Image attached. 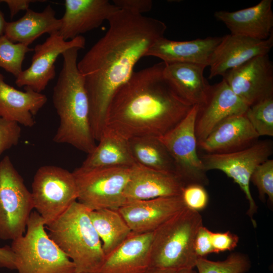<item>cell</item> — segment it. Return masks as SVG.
I'll list each match as a JSON object with an SVG mask.
<instances>
[{"mask_svg": "<svg viewBox=\"0 0 273 273\" xmlns=\"http://www.w3.org/2000/svg\"><path fill=\"white\" fill-rule=\"evenodd\" d=\"M89 211L76 201L59 217L46 225L49 237L73 262L76 271L82 273L95 272L105 257Z\"/></svg>", "mask_w": 273, "mask_h": 273, "instance_id": "277c9868", "label": "cell"}, {"mask_svg": "<svg viewBox=\"0 0 273 273\" xmlns=\"http://www.w3.org/2000/svg\"><path fill=\"white\" fill-rule=\"evenodd\" d=\"M0 267L16 269L15 255L10 246L0 247Z\"/></svg>", "mask_w": 273, "mask_h": 273, "instance_id": "74e56055", "label": "cell"}, {"mask_svg": "<svg viewBox=\"0 0 273 273\" xmlns=\"http://www.w3.org/2000/svg\"><path fill=\"white\" fill-rule=\"evenodd\" d=\"M245 115L260 136H273V96L249 106Z\"/></svg>", "mask_w": 273, "mask_h": 273, "instance_id": "4dcf8cb0", "label": "cell"}, {"mask_svg": "<svg viewBox=\"0 0 273 273\" xmlns=\"http://www.w3.org/2000/svg\"><path fill=\"white\" fill-rule=\"evenodd\" d=\"M176 273H197L194 268L192 269H182L177 271Z\"/></svg>", "mask_w": 273, "mask_h": 273, "instance_id": "b9f144b4", "label": "cell"}, {"mask_svg": "<svg viewBox=\"0 0 273 273\" xmlns=\"http://www.w3.org/2000/svg\"><path fill=\"white\" fill-rule=\"evenodd\" d=\"M1 3L2 1L0 0V4ZM6 23L4 14L0 9V36L4 34Z\"/></svg>", "mask_w": 273, "mask_h": 273, "instance_id": "60d3db41", "label": "cell"}, {"mask_svg": "<svg viewBox=\"0 0 273 273\" xmlns=\"http://www.w3.org/2000/svg\"><path fill=\"white\" fill-rule=\"evenodd\" d=\"M79 50L72 48L61 55L62 67L53 94V104L60 119L53 141L70 145L89 154L96 144L90 124L88 98L77 67Z\"/></svg>", "mask_w": 273, "mask_h": 273, "instance_id": "3957f363", "label": "cell"}, {"mask_svg": "<svg viewBox=\"0 0 273 273\" xmlns=\"http://www.w3.org/2000/svg\"><path fill=\"white\" fill-rule=\"evenodd\" d=\"M59 34L65 40L99 27L119 9L107 0H65Z\"/></svg>", "mask_w": 273, "mask_h": 273, "instance_id": "e0dca14e", "label": "cell"}, {"mask_svg": "<svg viewBox=\"0 0 273 273\" xmlns=\"http://www.w3.org/2000/svg\"><path fill=\"white\" fill-rule=\"evenodd\" d=\"M272 152V143L264 141L232 152L207 153L200 156L206 171L220 170L239 186L249 202V208L247 213L254 226H256V223L253 216L257 206L251 193L250 178L256 167L267 160Z\"/></svg>", "mask_w": 273, "mask_h": 273, "instance_id": "30bf717a", "label": "cell"}, {"mask_svg": "<svg viewBox=\"0 0 273 273\" xmlns=\"http://www.w3.org/2000/svg\"><path fill=\"white\" fill-rule=\"evenodd\" d=\"M85 45V39L82 35L67 41L58 32L50 35L42 43L35 46L31 64L16 78V85L41 93L56 76L55 64L58 57L68 49H81Z\"/></svg>", "mask_w": 273, "mask_h": 273, "instance_id": "7c38bea8", "label": "cell"}, {"mask_svg": "<svg viewBox=\"0 0 273 273\" xmlns=\"http://www.w3.org/2000/svg\"><path fill=\"white\" fill-rule=\"evenodd\" d=\"M36 1L32 0H2V2L5 3L8 6L10 16L12 18L20 11H26L28 10L29 9L30 4Z\"/></svg>", "mask_w": 273, "mask_h": 273, "instance_id": "f35d334b", "label": "cell"}, {"mask_svg": "<svg viewBox=\"0 0 273 273\" xmlns=\"http://www.w3.org/2000/svg\"><path fill=\"white\" fill-rule=\"evenodd\" d=\"M211 239L215 253L234 250L239 241V237L230 231L223 233L211 232Z\"/></svg>", "mask_w": 273, "mask_h": 273, "instance_id": "e575fe53", "label": "cell"}, {"mask_svg": "<svg viewBox=\"0 0 273 273\" xmlns=\"http://www.w3.org/2000/svg\"><path fill=\"white\" fill-rule=\"evenodd\" d=\"M211 231L201 226L198 230L194 241V250L198 258L205 257L214 253L211 239Z\"/></svg>", "mask_w": 273, "mask_h": 273, "instance_id": "d590c367", "label": "cell"}, {"mask_svg": "<svg viewBox=\"0 0 273 273\" xmlns=\"http://www.w3.org/2000/svg\"><path fill=\"white\" fill-rule=\"evenodd\" d=\"M112 3L119 10L139 15L150 11L153 7L151 0H113Z\"/></svg>", "mask_w": 273, "mask_h": 273, "instance_id": "8d00e7d4", "label": "cell"}, {"mask_svg": "<svg viewBox=\"0 0 273 273\" xmlns=\"http://www.w3.org/2000/svg\"><path fill=\"white\" fill-rule=\"evenodd\" d=\"M128 141L131 155L136 164L177 175L174 161L158 138L142 136Z\"/></svg>", "mask_w": 273, "mask_h": 273, "instance_id": "83f0119b", "label": "cell"}, {"mask_svg": "<svg viewBox=\"0 0 273 273\" xmlns=\"http://www.w3.org/2000/svg\"><path fill=\"white\" fill-rule=\"evenodd\" d=\"M21 134V129L19 124L0 117V155L16 146Z\"/></svg>", "mask_w": 273, "mask_h": 273, "instance_id": "836d02e7", "label": "cell"}, {"mask_svg": "<svg viewBox=\"0 0 273 273\" xmlns=\"http://www.w3.org/2000/svg\"><path fill=\"white\" fill-rule=\"evenodd\" d=\"M46 225L36 211L31 213L25 234L12 240L18 273H74L73 262L59 248L45 230Z\"/></svg>", "mask_w": 273, "mask_h": 273, "instance_id": "8992f818", "label": "cell"}, {"mask_svg": "<svg viewBox=\"0 0 273 273\" xmlns=\"http://www.w3.org/2000/svg\"><path fill=\"white\" fill-rule=\"evenodd\" d=\"M31 193L34 209L46 225L62 215L77 199L72 172L54 165L42 166L37 170Z\"/></svg>", "mask_w": 273, "mask_h": 273, "instance_id": "9c48e42d", "label": "cell"}, {"mask_svg": "<svg viewBox=\"0 0 273 273\" xmlns=\"http://www.w3.org/2000/svg\"><path fill=\"white\" fill-rule=\"evenodd\" d=\"M202 225L199 212L185 207L153 232L151 267L176 270L194 268L198 259L194 241Z\"/></svg>", "mask_w": 273, "mask_h": 273, "instance_id": "5b68a950", "label": "cell"}, {"mask_svg": "<svg viewBox=\"0 0 273 273\" xmlns=\"http://www.w3.org/2000/svg\"><path fill=\"white\" fill-rule=\"evenodd\" d=\"M108 21L106 33L77 62L88 98L91 129L97 142L114 94L149 48L164 37L167 28L159 20L122 10Z\"/></svg>", "mask_w": 273, "mask_h": 273, "instance_id": "6da1fadb", "label": "cell"}, {"mask_svg": "<svg viewBox=\"0 0 273 273\" xmlns=\"http://www.w3.org/2000/svg\"><path fill=\"white\" fill-rule=\"evenodd\" d=\"M89 214L105 255L120 245L132 233L118 210H90Z\"/></svg>", "mask_w": 273, "mask_h": 273, "instance_id": "4316f807", "label": "cell"}, {"mask_svg": "<svg viewBox=\"0 0 273 273\" xmlns=\"http://www.w3.org/2000/svg\"><path fill=\"white\" fill-rule=\"evenodd\" d=\"M185 207L180 196L127 202L118 211L132 233H151Z\"/></svg>", "mask_w": 273, "mask_h": 273, "instance_id": "9a60e30c", "label": "cell"}, {"mask_svg": "<svg viewBox=\"0 0 273 273\" xmlns=\"http://www.w3.org/2000/svg\"><path fill=\"white\" fill-rule=\"evenodd\" d=\"M33 209L31 192L5 156L0 161V239L13 240L23 235Z\"/></svg>", "mask_w": 273, "mask_h": 273, "instance_id": "ba28073f", "label": "cell"}, {"mask_svg": "<svg viewBox=\"0 0 273 273\" xmlns=\"http://www.w3.org/2000/svg\"><path fill=\"white\" fill-rule=\"evenodd\" d=\"M222 77L249 107L273 96V65L268 54L256 56L228 71Z\"/></svg>", "mask_w": 273, "mask_h": 273, "instance_id": "4fadbf2b", "label": "cell"}, {"mask_svg": "<svg viewBox=\"0 0 273 273\" xmlns=\"http://www.w3.org/2000/svg\"><path fill=\"white\" fill-rule=\"evenodd\" d=\"M272 46V34L264 40L231 34L222 36L209 65V78L223 76L228 71L256 56L268 54Z\"/></svg>", "mask_w": 273, "mask_h": 273, "instance_id": "2e32d148", "label": "cell"}, {"mask_svg": "<svg viewBox=\"0 0 273 273\" xmlns=\"http://www.w3.org/2000/svg\"><path fill=\"white\" fill-rule=\"evenodd\" d=\"M250 181L256 186L259 197L264 201L267 195L270 202H273V160H265L257 165L252 173Z\"/></svg>", "mask_w": 273, "mask_h": 273, "instance_id": "1f68e13d", "label": "cell"}, {"mask_svg": "<svg viewBox=\"0 0 273 273\" xmlns=\"http://www.w3.org/2000/svg\"><path fill=\"white\" fill-rule=\"evenodd\" d=\"M206 67L192 63H165L163 74L184 100L192 106H201L206 101L210 86L204 76Z\"/></svg>", "mask_w": 273, "mask_h": 273, "instance_id": "cb8c5ba5", "label": "cell"}, {"mask_svg": "<svg viewBox=\"0 0 273 273\" xmlns=\"http://www.w3.org/2000/svg\"><path fill=\"white\" fill-rule=\"evenodd\" d=\"M222 38L209 36L188 41H175L164 37L149 48L145 57H157L165 63H192L207 67Z\"/></svg>", "mask_w": 273, "mask_h": 273, "instance_id": "ffe728a7", "label": "cell"}, {"mask_svg": "<svg viewBox=\"0 0 273 273\" xmlns=\"http://www.w3.org/2000/svg\"><path fill=\"white\" fill-rule=\"evenodd\" d=\"M186 184L176 174L138 164L131 166L124 191L125 203L159 197L180 196Z\"/></svg>", "mask_w": 273, "mask_h": 273, "instance_id": "ac0fdd59", "label": "cell"}, {"mask_svg": "<svg viewBox=\"0 0 273 273\" xmlns=\"http://www.w3.org/2000/svg\"><path fill=\"white\" fill-rule=\"evenodd\" d=\"M61 25L55 11L48 5L41 12L29 9L19 19L7 22L4 35L14 42L29 46L43 34L58 32Z\"/></svg>", "mask_w": 273, "mask_h": 273, "instance_id": "d4e9b609", "label": "cell"}, {"mask_svg": "<svg viewBox=\"0 0 273 273\" xmlns=\"http://www.w3.org/2000/svg\"><path fill=\"white\" fill-rule=\"evenodd\" d=\"M177 270L170 269H164L151 267L147 273H176Z\"/></svg>", "mask_w": 273, "mask_h": 273, "instance_id": "ab89813d", "label": "cell"}, {"mask_svg": "<svg viewBox=\"0 0 273 273\" xmlns=\"http://www.w3.org/2000/svg\"><path fill=\"white\" fill-rule=\"evenodd\" d=\"M249 106L230 88L224 80L210 85L206 102L199 106L195 123L198 143L226 118L245 114Z\"/></svg>", "mask_w": 273, "mask_h": 273, "instance_id": "5bb4252c", "label": "cell"}, {"mask_svg": "<svg viewBox=\"0 0 273 273\" xmlns=\"http://www.w3.org/2000/svg\"><path fill=\"white\" fill-rule=\"evenodd\" d=\"M198 273H245L251 267L249 259L241 253H231L223 261H214L205 257L198 258Z\"/></svg>", "mask_w": 273, "mask_h": 273, "instance_id": "f1b7e54d", "label": "cell"}, {"mask_svg": "<svg viewBox=\"0 0 273 273\" xmlns=\"http://www.w3.org/2000/svg\"><path fill=\"white\" fill-rule=\"evenodd\" d=\"M153 232L132 233L120 245L105 255L94 273H147L151 266Z\"/></svg>", "mask_w": 273, "mask_h": 273, "instance_id": "d6986e66", "label": "cell"}, {"mask_svg": "<svg viewBox=\"0 0 273 273\" xmlns=\"http://www.w3.org/2000/svg\"><path fill=\"white\" fill-rule=\"evenodd\" d=\"M180 196L186 207L199 212L204 210L208 203V195L202 185L191 183L186 185Z\"/></svg>", "mask_w": 273, "mask_h": 273, "instance_id": "d6a6232c", "label": "cell"}, {"mask_svg": "<svg viewBox=\"0 0 273 273\" xmlns=\"http://www.w3.org/2000/svg\"><path fill=\"white\" fill-rule=\"evenodd\" d=\"M19 90L4 81L0 73V117L19 125L32 127L34 116L47 102V96L28 87Z\"/></svg>", "mask_w": 273, "mask_h": 273, "instance_id": "603a6c76", "label": "cell"}, {"mask_svg": "<svg viewBox=\"0 0 273 273\" xmlns=\"http://www.w3.org/2000/svg\"><path fill=\"white\" fill-rule=\"evenodd\" d=\"M32 51L27 44L14 42L4 34L1 36L0 67L16 78L23 71L22 64L26 53Z\"/></svg>", "mask_w": 273, "mask_h": 273, "instance_id": "f546056e", "label": "cell"}, {"mask_svg": "<svg viewBox=\"0 0 273 273\" xmlns=\"http://www.w3.org/2000/svg\"><path fill=\"white\" fill-rule=\"evenodd\" d=\"M131 168V166L76 168L72 173L77 187V201L89 210H118L125 203L123 194Z\"/></svg>", "mask_w": 273, "mask_h": 273, "instance_id": "52a82bcc", "label": "cell"}, {"mask_svg": "<svg viewBox=\"0 0 273 273\" xmlns=\"http://www.w3.org/2000/svg\"><path fill=\"white\" fill-rule=\"evenodd\" d=\"M74 273H82V272H76H76H74Z\"/></svg>", "mask_w": 273, "mask_h": 273, "instance_id": "7bdbcfd3", "label": "cell"}, {"mask_svg": "<svg viewBox=\"0 0 273 273\" xmlns=\"http://www.w3.org/2000/svg\"><path fill=\"white\" fill-rule=\"evenodd\" d=\"M165 64L161 62L134 71L111 100L104 130L127 140L159 138L185 117L193 106L180 98L165 78Z\"/></svg>", "mask_w": 273, "mask_h": 273, "instance_id": "7a4b0ae2", "label": "cell"}, {"mask_svg": "<svg viewBox=\"0 0 273 273\" xmlns=\"http://www.w3.org/2000/svg\"><path fill=\"white\" fill-rule=\"evenodd\" d=\"M272 0H262L255 6L234 12L216 11L214 16L231 34L264 40L272 34Z\"/></svg>", "mask_w": 273, "mask_h": 273, "instance_id": "44dd1931", "label": "cell"}, {"mask_svg": "<svg viewBox=\"0 0 273 273\" xmlns=\"http://www.w3.org/2000/svg\"><path fill=\"white\" fill-rule=\"evenodd\" d=\"M259 137L245 113L221 121L198 145L207 153H225L249 147Z\"/></svg>", "mask_w": 273, "mask_h": 273, "instance_id": "7402d4cb", "label": "cell"}, {"mask_svg": "<svg viewBox=\"0 0 273 273\" xmlns=\"http://www.w3.org/2000/svg\"><path fill=\"white\" fill-rule=\"evenodd\" d=\"M94 150L80 166L84 169L132 166L135 164L131 155L128 140L104 129Z\"/></svg>", "mask_w": 273, "mask_h": 273, "instance_id": "484cf974", "label": "cell"}, {"mask_svg": "<svg viewBox=\"0 0 273 273\" xmlns=\"http://www.w3.org/2000/svg\"><path fill=\"white\" fill-rule=\"evenodd\" d=\"M199 106L194 105L174 128L158 138L172 158L177 175L187 185L208 184L206 170L198 154L195 123Z\"/></svg>", "mask_w": 273, "mask_h": 273, "instance_id": "8fae6325", "label": "cell"}]
</instances>
